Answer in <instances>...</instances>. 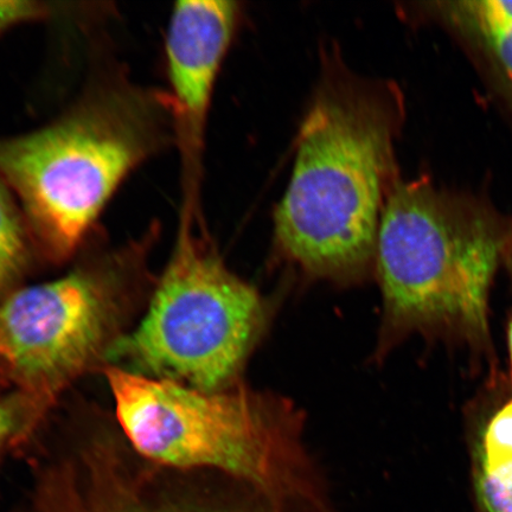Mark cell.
<instances>
[{
	"instance_id": "6da1fadb",
	"label": "cell",
	"mask_w": 512,
	"mask_h": 512,
	"mask_svg": "<svg viewBox=\"0 0 512 512\" xmlns=\"http://www.w3.org/2000/svg\"><path fill=\"white\" fill-rule=\"evenodd\" d=\"M403 114L394 83L326 64L274 213L275 246L305 275L344 285L374 273L383 209L400 178Z\"/></svg>"
},
{
	"instance_id": "7a4b0ae2",
	"label": "cell",
	"mask_w": 512,
	"mask_h": 512,
	"mask_svg": "<svg viewBox=\"0 0 512 512\" xmlns=\"http://www.w3.org/2000/svg\"><path fill=\"white\" fill-rule=\"evenodd\" d=\"M509 224L476 196L439 188L428 178L400 177L384 206L376 241L374 273L383 302L380 351L419 332L484 342L490 287Z\"/></svg>"
},
{
	"instance_id": "3957f363",
	"label": "cell",
	"mask_w": 512,
	"mask_h": 512,
	"mask_svg": "<svg viewBox=\"0 0 512 512\" xmlns=\"http://www.w3.org/2000/svg\"><path fill=\"white\" fill-rule=\"evenodd\" d=\"M176 137L168 94L96 87L47 126L0 138V178L54 258L86 238L114 192Z\"/></svg>"
},
{
	"instance_id": "277c9868",
	"label": "cell",
	"mask_w": 512,
	"mask_h": 512,
	"mask_svg": "<svg viewBox=\"0 0 512 512\" xmlns=\"http://www.w3.org/2000/svg\"><path fill=\"white\" fill-rule=\"evenodd\" d=\"M118 419L137 450L177 467H213L243 480L275 508L315 498L302 418L284 399L221 392L111 368Z\"/></svg>"
},
{
	"instance_id": "5b68a950",
	"label": "cell",
	"mask_w": 512,
	"mask_h": 512,
	"mask_svg": "<svg viewBox=\"0 0 512 512\" xmlns=\"http://www.w3.org/2000/svg\"><path fill=\"white\" fill-rule=\"evenodd\" d=\"M268 316L261 293L195 235L189 211L149 311L107 354L136 374L221 392L238 380Z\"/></svg>"
},
{
	"instance_id": "8992f818",
	"label": "cell",
	"mask_w": 512,
	"mask_h": 512,
	"mask_svg": "<svg viewBox=\"0 0 512 512\" xmlns=\"http://www.w3.org/2000/svg\"><path fill=\"white\" fill-rule=\"evenodd\" d=\"M107 275L80 268L0 305V370L43 409L98 354L113 305Z\"/></svg>"
},
{
	"instance_id": "52a82bcc",
	"label": "cell",
	"mask_w": 512,
	"mask_h": 512,
	"mask_svg": "<svg viewBox=\"0 0 512 512\" xmlns=\"http://www.w3.org/2000/svg\"><path fill=\"white\" fill-rule=\"evenodd\" d=\"M240 14V4L229 0H183L172 10L165 41L168 96L189 166L201 152L216 80Z\"/></svg>"
},
{
	"instance_id": "ba28073f",
	"label": "cell",
	"mask_w": 512,
	"mask_h": 512,
	"mask_svg": "<svg viewBox=\"0 0 512 512\" xmlns=\"http://www.w3.org/2000/svg\"><path fill=\"white\" fill-rule=\"evenodd\" d=\"M421 18L445 29L475 64L512 118V0L416 4Z\"/></svg>"
},
{
	"instance_id": "9c48e42d",
	"label": "cell",
	"mask_w": 512,
	"mask_h": 512,
	"mask_svg": "<svg viewBox=\"0 0 512 512\" xmlns=\"http://www.w3.org/2000/svg\"><path fill=\"white\" fill-rule=\"evenodd\" d=\"M142 494L114 464L96 457L87 477H64L47 486L42 503L44 512H219L152 502Z\"/></svg>"
},
{
	"instance_id": "30bf717a",
	"label": "cell",
	"mask_w": 512,
	"mask_h": 512,
	"mask_svg": "<svg viewBox=\"0 0 512 512\" xmlns=\"http://www.w3.org/2000/svg\"><path fill=\"white\" fill-rule=\"evenodd\" d=\"M478 512H512V399L484 428L475 469Z\"/></svg>"
},
{
	"instance_id": "8fae6325",
	"label": "cell",
	"mask_w": 512,
	"mask_h": 512,
	"mask_svg": "<svg viewBox=\"0 0 512 512\" xmlns=\"http://www.w3.org/2000/svg\"><path fill=\"white\" fill-rule=\"evenodd\" d=\"M31 236L21 204L0 178V288L14 280L27 264Z\"/></svg>"
},
{
	"instance_id": "7c38bea8",
	"label": "cell",
	"mask_w": 512,
	"mask_h": 512,
	"mask_svg": "<svg viewBox=\"0 0 512 512\" xmlns=\"http://www.w3.org/2000/svg\"><path fill=\"white\" fill-rule=\"evenodd\" d=\"M53 4L32 0L0 2V36L19 24L41 21L55 14Z\"/></svg>"
},
{
	"instance_id": "4fadbf2b",
	"label": "cell",
	"mask_w": 512,
	"mask_h": 512,
	"mask_svg": "<svg viewBox=\"0 0 512 512\" xmlns=\"http://www.w3.org/2000/svg\"><path fill=\"white\" fill-rule=\"evenodd\" d=\"M12 427V418L8 409L0 405V443L8 435Z\"/></svg>"
},
{
	"instance_id": "5bb4252c",
	"label": "cell",
	"mask_w": 512,
	"mask_h": 512,
	"mask_svg": "<svg viewBox=\"0 0 512 512\" xmlns=\"http://www.w3.org/2000/svg\"><path fill=\"white\" fill-rule=\"evenodd\" d=\"M502 260L507 264L512 274V220H510L507 239H505Z\"/></svg>"
},
{
	"instance_id": "9a60e30c",
	"label": "cell",
	"mask_w": 512,
	"mask_h": 512,
	"mask_svg": "<svg viewBox=\"0 0 512 512\" xmlns=\"http://www.w3.org/2000/svg\"><path fill=\"white\" fill-rule=\"evenodd\" d=\"M508 339H509V352H510V364H511V375H512V320H511V323L509 326Z\"/></svg>"
}]
</instances>
